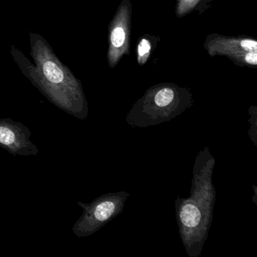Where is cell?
<instances>
[{
  "label": "cell",
  "instance_id": "cell-6",
  "mask_svg": "<svg viewBox=\"0 0 257 257\" xmlns=\"http://www.w3.org/2000/svg\"><path fill=\"white\" fill-rule=\"evenodd\" d=\"M150 43L147 40H141L139 46H138V55L141 58L143 57L147 56L150 52Z\"/></svg>",
  "mask_w": 257,
  "mask_h": 257
},
{
  "label": "cell",
  "instance_id": "cell-7",
  "mask_svg": "<svg viewBox=\"0 0 257 257\" xmlns=\"http://www.w3.org/2000/svg\"><path fill=\"white\" fill-rule=\"evenodd\" d=\"M240 46L247 52H256L257 43L254 40H244L240 42Z\"/></svg>",
  "mask_w": 257,
  "mask_h": 257
},
{
  "label": "cell",
  "instance_id": "cell-2",
  "mask_svg": "<svg viewBox=\"0 0 257 257\" xmlns=\"http://www.w3.org/2000/svg\"><path fill=\"white\" fill-rule=\"evenodd\" d=\"M31 132L11 118H0V147L14 156H37L39 148L31 141Z\"/></svg>",
  "mask_w": 257,
  "mask_h": 257
},
{
  "label": "cell",
  "instance_id": "cell-3",
  "mask_svg": "<svg viewBox=\"0 0 257 257\" xmlns=\"http://www.w3.org/2000/svg\"><path fill=\"white\" fill-rule=\"evenodd\" d=\"M180 219L183 225L192 228L198 225L201 219V214L197 207L192 204H187L183 206L180 211Z\"/></svg>",
  "mask_w": 257,
  "mask_h": 257
},
{
  "label": "cell",
  "instance_id": "cell-5",
  "mask_svg": "<svg viewBox=\"0 0 257 257\" xmlns=\"http://www.w3.org/2000/svg\"><path fill=\"white\" fill-rule=\"evenodd\" d=\"M174 93L171 88H163L156 94L155 102L158 106H167L174 100Z\"/></svg>",
  "mask_w": 257,
  "mask_h": 257
},
{
  "label": "cell",
  "instance_id": "cell-8",
  "mask_svg": "<svg viewBox=\"0 0 257 257\" xmlns=\"http://www.w3.org/2000/svg\"><path fill=\"white\" fill-rule=\"evenodd\" d=\"M256 52H247V53L245 55L244 61H246V63H247V64H250V65L256 66Z\"/></svg>",
  "mask_w": 257,
  "mask_h": 257
},
{
  "label": "cell",
  "instance_id": "cell-4",
  "mask_svg": "<svg viewBox=\"0 0 257 257\" xmlns=\"http://www.w3.org/2000/svg\"><path fill=\"white\" fill-rule=\"evenodd\" d=\"M125 31L124 25L121 24L113 25L110 34V43L111 48L114 50L120 49L124 46L126 40Z\"/></svg>",
  "mask_w": 257,
  "mask_h": 257
},
{
  "label": "cell",
  "instance_id": "cell-1",
  "mask_svg": "<svg viewBox=\"0 0 257 257\" xmlns=\"http://www.w3.org/2000/svg\"><path fill=\"white\" fill-rule=\"evenodd\" d=\"M30 43L34 65L27 58L26 62L16 58L24 74L55 106L77 118H86V100L80 82L43 37L31 33Z\"/></svg>",
  "mask_w": 257,
  "mask_h": 257
}]
</instances>
